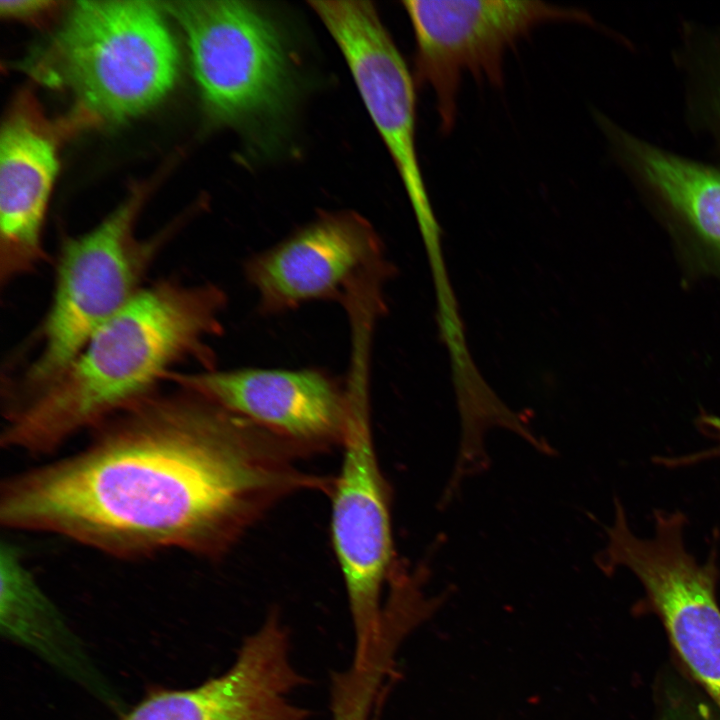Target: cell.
<instances>
[{"label": "cell", "mask_w": 720, "mask_h": 720, "mask_svg": "<svg viewBox=\"0 0 720 720\" xmlns=\"http://www.w3.org/2000/svg\"><path fill=\"white\" fill-rule=\"evenodd\" d=\"M94 431L80 451L3 482L4 526L121 559L167 550L216 559L283 499L331 487L279 440L180 386Z\"/></svg>", "instance_id": "6da1fadb"}, {"label": "cell", "mask_w": 720, "mask_h": 720, "mask_svg": "<svg viewBox=\"0 0 720 720\" xmlns=\"http://www.w3.org/2000/svg\"><path fill=\"white\" fill-rule=\"evenodd\" d=\"M225 291L160 279L105 321L48 386L4 410L3 447L55 451L160 390L178 365L216 369L210 340L223 334Z\"/></svg>", "instance_id": "7a4b0ae2"}, {"label": "cell", "mask_w": 720, "mask_h": 720, "mask_svg": "<svg viewBox=\"0 0 720 720\" xmlns=\"http://www.w3.org/2000/svg\"><path fill=\"white\" fill-rule=\"evenodd\" d=\"M142 204L137 193L86 233L66 239L55 266L49 308L30 344L36 351L7 377L5 406L53 382L91 335L143 288L142 282L170 232L141 239L135 233Z\"/></svg>", "instance_id": "3957f363"}, {"label": "cell", "mask_w": 720, "mask_h": 720, "mask_svg": "<svg viewBox=\"0 0 720 720\" xmlns=\"http://www.w3.org/2000/svg\"><path fill=\"white\" fill-rule=\"evenodd\" d=\"M50 75L104 120L134 116L173 86L178 51L158 7L147 1H80L50 53Z\"/></svg>", "instance_id": "277c9868"}, {"label": "cell", "mask_w": 720, "mask_h": 720, "mask_svg": "<svg viewBox=\"0 0 720 720\" xmlns=\"http://www.w3.org/2000/svg\"><path fill=\"white\" fill-rule=\"evenodd\" d=\"M614 520L606 528L607 543L596 561L611 574L629 569L642 584L654 610L694 678L720 707V608L716 587L720 576L718 549L711 547L699 562L684 543L685 514L656 509L654 533L638 537L625 507L614 500Z\"/></svg>", "instance_id": "5b68a950"}, {"label": "cell", "mask_w": 720, "mask_h": 720, "mask_svg": "<svg viewBox=\"0 0 720 720\" xmlns=\"http://www.w3.org/2000/svg\"><path fill=\"white\" fill-rule=\"evenodd\" d=\"M183 27L202 98L216 121L253 131L281 117L292 91L282 35L247 1L165 4Z\"/></svg>", "instance_id": "8992f818"}, {"label": "cell", "mask_w": 720, "mask_h": 720, "mask_svg": "<svg viewBox=\"0 0 720 720\" xmlns=\"http://www.w3.org/2000/svg\"><path fill=\"white\" fill-rule=\"evenodd\" d=\"M415 38V76L434 94L441 131L454 127L462 80L501 87L504 58L536 27L591 22L583 10L540 0H405Z\"/></svg>", "instance_id": "52a82bcc"}, {"label": "cell", "mask_w": 720, "mask_h": 720, "mask_svg": "<svg viewBox=\"0 0 720 720\" xmlns=\"http://www.w3.org/2000/svg\"><path fill=\"white\" fill-rule=\"evenodd\" d=\"M333 481L331 537L352 621L354 656H365L383 625L382 592L391 578L394 544L387 482L373 440L367 391H357Z\"/></svg>", "instance_id": "ba28073f"}, {"label": "cell", "mask_w": 720, "mask_h": 720, "mask_svg": "<svg viewBox=\"0 0 720 720\" xmlns=\"http://www.w3.org/2000/svg\"><path fill=\"white\" fill-rule=\"evenodd\" d=\"M386 274L383 244L376 230L349 210L320 214L244 264L245 278L265 315L316 300H352Z\"/></svg>", "instance_id": "9c48e42d"}, {"label": "cell", "mask_w": 720, "mask_h": 720, "mask_svg": "<svg viewBox=\"0 0 720 720\" xmlns=\"http://www.w3.org/2000/svg\"><path fill=\"white\" fill-rule=\"evenodd\" d=\"M309 4L346 60L424 236L434 237L437 225L417 153L414 82L401 53L371 2Z\"/></svg>", "instance_id": "30bf717a"}, {"label": "cell", "mask_w": 720, "mask_h": 720, "mask_svg": "<svg viewBox=\"0 0 720 720\" xmlns=\"http://www.w3.org/2000/svg\"><path fill=\"white\" fill-rule=\"evenodd\" d=\"M167 381L251 422L299 458L341 446L351 410L349 383L320 368L174 371Z\"/></svg>", "instance_id": "8fae6325"}, {"label": "cell", "mask_w": 720, "mask_h": 720, "mask_svg": "<svg viewBox=\"0 0 720 720\" xmlns=\"http://www.w3.org/2000/svg\"><path fill=\"white\" fill-rule=\"evenodd\" d=\"M304 683L288 629L267 620L225 672L192 688L152 690L121 720H308L310 712L291 699Z\"/></svg>", "instance_id": "7c38bea8"}, {"label": "cell", "mask_w": 720, "mask_h": 720, "mask_svg": "<svg viewBox=\"0 0 720 720\" xmlns=\"http://www.w3.org/2000/svg\"><path fill=\"white\" fill-rule=\"evenodd\" d=\"M595 119L614 160L647 206L720 271V163L662 148L600 112Z\"/></svg>", "instance_id": "4fadbf2b"}, {"label": "cell", "mask_w": 720, "mask_h": 720, "mask_svg": "<svg viewBox=\"0 0 720 720\" xmlns=\"http://www.w3.org/2000/svg\"><path fill=\"white\" fill-rule=\"evenodd\" d=\"M58 169L55 142L32 113L15 112L0 137V282L35 271L47 256L43 224Z\"/></svg>", "instance_id": "5bb4252c"}, {"label": "cell", "mask_w": 720, "mask_h": 720, "mask_svg": "<svg viewBox=\"0 0 720 720\" xmlns=\"http://www.w3.org/2000/svg\"><path fill=\"white\" fill-rule=\"evenodd\" d=\"M1 626L7 636L78 675L86 662L62 616L26 567L18 548L0 547Z\"/></svg>", "instance_id": "9a60e30c"}, {"label": "cell", "mask_w": 720, "mask_h": 720, "mask_svg": "<svg viewBox=\"0 0 720 720\" xmlns=\"http://www.w3.org/2000/svg\"><path fill=\"white\" fill-rule=\"evenodd\" d=\"M673 59L681 74L686 120L720 163V24L683 21Z\"/></svg>", "instance_id": "2e32d148"}, {"label": "cell", "mask_w": 720, "mask_h": 720, "mask_svg": "<svg viewBox=\"0 0 720 720\" xmlns=\"http://www.w3.org/2000/svg\"><path fill=\"white\" fill-rule=\"evenodd\" d=\"M58 2L46 0H1V14L7 17L27 18L41 15L55 6Z\"/></svg>", "instance_id": "e0dca14e"}]
</instances>
